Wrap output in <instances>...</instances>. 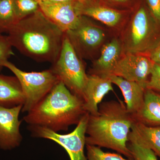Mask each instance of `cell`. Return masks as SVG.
Here are the masks:
<instances>
[{
	"label": "cell",
	"mask_w": 160,
	"mask_h": 160,
	"mask_svg": "<svg viewBox=\"0 0 160 160\" xmlns=\"http://www.w3.org/2000/svg\"><path fill=\"white\" fill-rule=\"evenodd\" d=\"M12 47L39 62H54L62 49L65 33L41 10L18 21L8 32Z\"/></svg>",
	"instance_id": "obj_1"
},
{
	"label": "cell",
	"mask_w": 160,
	"mask_h": 160,
	"mask_svg": "<svg viewBox=\"0 0 160 160\" xmlns=\"http://www.w3.org/2000/svg\"><path fill=\"white\" fill-rule=\"evenodd\" d=\"M135 122L133 115L121 100L101 103L97 114H89L86 145L109 148L133 160L127 144Z\"/></svg>",
	"instance_id": "obj_2"
},
{
	"label": "cell",
	"mask_w": 160,
	"mask_h": 160,
	"mask_svg": "<svg viewBox=\"0 0 160 160\" xmlns=\"http://www.w3.org/2000/svg\"><path fill=\"white\" fill-rule=\"evenodd\" d=\"M86 112L83 100L59 82L23 120L29 126H42L58 132L77 125Z\"/></svg>",
	"instance_id": "obj_3"
},
{
	"label": "cell",
	"mask_w": 160,
	"mask_h": 160,
	"mask_svg": "<svg viewBox=\"0 0 160 160\" xmlns=\"http://www.w3.org/2000/svg\"><path fill=\"white\" fill-rule=\"evenodd\" d=\"M133 9L119 34L123 54L149 56L160 43V23L148 7L140 5Z\"/></svg>",
	"instance_id": "obj_4"
},
{
	"label": "cell",
	"mask_w": 160,
	"mask_h": 160,
	"mask_svg": "<svg viewBox=\"0 0 160 160\" xmlns=\"http://www.w3.org/2000/svg\"><path fill=\"white\" fill-rule=\"evenodd\" d=\"M65 34L79 57L92 61L98 57L104 45L116 35L106 26L83 16Z\"/></svg>",
	"instance_id": "obj_5"
},
{
	"label": "cell",
	"mask_w": 160,
	"mask_h": 160,
	"mask_svg": "<svg viewBox=\"0 0 160 160\" xmlns=\"http://www.w3.org/2000/svg\"><path fill=\"white\" fill-rule=\"evenodd\" d=\"M82 60L65 34L59 55L50 69L71 92L83 100L88 74Z\"/></svg>",
	"instance_id": "obj_6"
},
{
	"label": "cell",
	"mask_w": 160,
	"mask_h": 160,
	"mask_svg": "<svg viewBox=\"0 0 160 160\" xmlns=\"http://www.w3.org/2000/svg\"><path fill=\"white\" fill-rule=\"evenodd\" d=\"M4 67L10 70L19 81L25 97L22 112H28L60 82L51 69L41 72L23 71L9 61Z\"/></svg>",
	"instance_id": "obj_7"
},
{
	"label": "cell",
	"mask_w": 160,
	"mask_h": 160,
	"mask_svg": "<svg viewBox=\"0 0 160 160\" xmlns=\"http://www.w3.org/2000/svg\"><path fill=\"white\" fill-rule=\"evenodd\" d=\"M89 113L86 112L73 131L68 134H60L39 126H29L32 136L52 140L64 148L70 160H87L84 153L86 145V130Z\"/></svg>",
	"instance_id": "obj_8"
},
{
	"label": "cell",
	"mask_w": 160,
	"mask_h": 160,
	"mask_svg": "<svg viewBox=\"0 0 160 160\" xmlns=\"http://www.w3.org/2000/svg\"><path fill=\"white\" fill-rule=\"evenodd\" d=\"M75 4L79 15L99 22L118 35L126 25L132 11L114 9L99 0L76 1Z\"/></svg>",
	"instance_id": "obj_9"
},
{
	"label": "cell",
	"mask_w": 160,
	"mask_h": 160,
	"mask_svg": "<svg viewBox=\"0 0 160 160\" xmlns=\"http://www.w3.org/2000/svg\"><path fill=\"white\" fill-rule=\"evenodd\" d=\"M154 64L149 56L146 55L124 54L112 75L139 83L146 89Z\"/></svg>",
	"instance_id": "obj_10"
},
{
	"label": "cell",
	"mask_w": 160,
	"mask_h": 160,
	"mask_svg": "<svg viewBox=\"0 0 160 160\" xmlns=\"http://www.w3.org/2000/svg\"><path fill=\"white\" fill-rule=\"evenodd\" d=\"M76 1L39 2L40 10L63 32L74 28L80 21L76 8Z\"/></svg>",
	"instance_id": "obj_11"
},
{
	"label": "cell",
	"mask_w": 160,
	"mask_h": 160,
	"mask_svg": "<svg viewBox=\"0 0 160 160\" xmlns=\"http://www.w3.org/2000/svg\"><path fill=\"white\" fill-rule=\"evenodd\" d=\"M22 105L11 108L0 106V148L9 150L20 145L22 136L20 131L22 121L19 117Z\"/></svg>",
	"instance_id": "obj_12"
},
{
	"label": "cell",
	"mask_w": 160,
	"mask_h": 160,
	"mask_svg": "<svg viewBox=\"0 0 160 160\" xmlns=\"http://www.w3.org/2000/svg\"><path fill=\"white\" fill-rule=\"evenodd\" d=\"M123 55L121 40L115 35L103 46L98 57L92 61L89 74L106 77L111 75Z\"/></svg>",
	"instance_id": "obj_13"
},
{
	"label": "cell",
	"mask_w": 160,
	"mask_h": 160,
	"mask_svg": "<svg viewBox=\"0 0 160 160\" xmlns=\"http://www.w3.org/2000/svg\"><path fill=\"white\" fill-rule=\"evenodd\" d=\"M109 78L96 74H88L83 92L84 109L89 114H97L99 104L105 96L114 91Z\"/></svg>",
	"instance_id": "obj_14"
},
{
	"label": "cell",
	"mask_w": 160,
	"mask_h": 160,
	"mask_svg": "<svg viewBox=\"0 0 160 160\" xmlns=\"http://www.w3.org/2000/svg\"><path fill=\"white\" fill-rule=\"evenodd\" d=\"M107 77L111 80L112 84L121 89L128 111L132 115L137 113L144 102L146 88L139 83L128 81L114 75Z\"/></svg>",
	"instance_id": "obj_15"
},
{
	"label": "cell",
	"mask_w": 160,
	"mask_h": 160,
	"mask_svg": "<svg viewBox=\"0 0 160 160\" xmlns=\"http://www.w3.org/2000/svg\"><path fill=\"white\" fill-rule=\"evenodd\" d=\"M133 116L136 121L147 126H160V93L146 89L142 106Z\"/></svg>",
	"instance_id": "obj_16"
},
{
	"label": "cell",
	"mask_w": 160,
	"mask_h": 160,
	"mask_svg": "<svg viewBox=\"0 0 160 160\" xmlns=\"http://www.w3.org/2000/svg\"><path fill=\"white\" fill-rule=\"evenodd\" d=\"M24 101L22 89L18 78L0 74V106L7 108L23 106Z\"/></svg>",
	"instance_id": "obj_17"
},
{
	"label": "cell",
	"mask_w": 160,
	"mask_h": 160,
	"mask_svg": "<svg viewBox=\"0 0 160 160\" xmlns=\"http://www.w3.org/2000/svg\"><path fill=\"white\" fill-rule=\"evenodd\" d=\"M129 140L142 144L160 158V126H147L135 121L129 132Z\"/></svg>",
	"instance_id": "obj_18"
},
{
	"label": "cell",
	"mask_w": 160,
	"mask_h": 160,
	"mask_svg": "<svg viewBox=\"0 0 160 160\" xmlns=\"http://www.w3.org/2000/svg\"><path fill=\"white\" fill-rule=\"evenodd\" d=\"M18 22L13 0H0V33H8Z\"/></svg>",
	"instance_id": "obj_19"
},
{
	"label": "cell",
	"mask_w": 160,
	"mask_h": 160,
	"mask_svg": "<svg viewBox=\"0 0 160 160\" xmlns=\"http://www.w3.org/2000/svg\"><path fill=\"white\" fill-rule=\"evenodd\" d=\"M13 3L18 22L40 10L38 0H13Z\"/></svg>",
	"instance_id": "obj_20"
},
{
	"label": "cell",
	"mask_w": 160,
	"mask_h": 160,
	"mask_svg": "<svg viewBox=\"0 0 160 160\" xmlns=\"http://www.w3.org/2000/svg\"><path fill=\"white\" fill-rule=\"evenodd\" d=\"M127 146L133 160H158L154 152L134 140H129Z\"/></svg>",
	"instance_id": "obj_21"
},
{
	"label": "cell",
	"mask_w": 160,
	"mask_h": 160,
	"mask_svg": "<svg viewBox=\"0 0 160 160\" xmlns=\"http://www.w3.org/2000/svg\"><path fill=\"white\" fill-rule=\"evenodd\" d=\"M87 160H133L126 159L120 154L103 151L100 147L86 145Z\"/></svg>",
	"instance_id": "obj_22"
},
{
	"label": "cell",
	"mask_w": 160,
	"mask_h": 160,
	"mask_svg": "<svg viewBox=\"0 0 160 160\" xmlns=\"http://www.w3.org/2000/svg\"><path fill=\"white\" fill-rule=\"evenodd\" d=\"M14 55L8 36L0 33V72L12 56Z\"/></svg>",
	"instance_id": "obj_23"
},
{
	"label": "cell",
	"mask_w": 160,
	"mask_h": 160,
	"mask_svg": "<svg viewBox=\"0 0 160 160\" xmlns=\"http://www.w3.org/2000/svg\"><path fill=\"white\" fill-rule=\"evenodd\" d=\"M107 6L114 9L126 11H131L130 9H134L136 6V0H99Z\"/></svg>",
	"instance_id": "obj_24"
},
{
	"label": "cell",
	"mask_w": 160,
	"mask_h": 160,
	"mask_svg": "<svg viewBox=\"0 0 160 160\" xmlns=\"http://www.w3.org/2000/svg\"><path fill=\"white\" fill-rule=\"evenodd\" d=\"M146 89H152L160 93V65L154 64Z\"/></svg>",
	"instance_id": "obj_25"
},
{
	"label": "cell",
	"mask_w": 160,
	"mask_h": 160,
	"mask_svg": "<svg viewBox=\"0 0 160 160\" xmlns=\"http://www.w3.org/2000/svg\"><path fill=\"white\" fill-rule=\"evenodd\" d=\"M147 7L153 17L160 23V0H146Z\"/></svg>",
	"instance_id": "obj_26"
},
{
	"label": "cell",
	"mask_w": 160,
	"mask_h": 160,
	"mask_svg": "<svg viewBox=\"0 0 160 160\" xmlns=\"http://www.w3.org/2000/svg\"><path fill=\"white\" fill-rule=\"evenodd\" d=\"M155 64L160 65V43L149 55Z\"/></svg>",
	"instance_id": "obj_27"
},
{
	"label": "cell",
	"mask_w": 160,
	"mask_h": 160,
	"mask_svg": "<svg viewBox=\"0 0 160 160\" xmlns=\"http://www.w3.org/2000/svg\"><path fill=\"white\" fill-rule=\"evenodd\" d=\"M87 0H38L39 2H66V1H78V2H84Z\"/></svg>",
	"instance_id": "obj_28"
}]
</instances>
